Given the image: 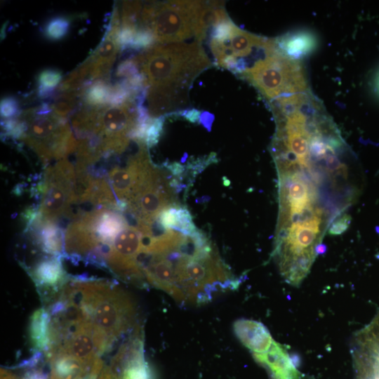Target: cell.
<instances>
[{
    "label": "cell",
    "mask_w": 379,
    "mask_h": 379,
    "mask_svg": "<svg viewBox=\"0 0 379 379\" xmlns=\"http://www.w3.org/2000/svg\"><path fill=\"white\" fill-rule=\"evenodd\" d=\"M141 255L147 284L182 304L201 305L230 291L234 277L204 233L165 230L150 237Z\"/></svg>",
    "instance_id": "6da1fadb"
},
{
    "label": "cell",
    "mask_w": 379,
    "mask_h": 379,
    "mask_svg": "<svg viewBox=\"0 0 379 379\" xmlns=\"http://www.w3.org/2000/svg\"><path fill=\"white\" fill-rule=\"evenodd\" d=\"M65 287L112 348L123 336L139 328L133 298L115 284L81 277L69 279Z\"/></svg>",
    "instance_id": "7a4b0ae2"
},
{
    "label": "cell",
    "mask_w": 379,
    "mask_h": 379,
    "mask_svg": "<svg viewBox=\"0 0 379 379\" xmlns=\"http://www.w3.org/2000/svg\"><path fill=\"white\" fill-rule=\"evenodd\" d=\"M149 86L190 88L193 81L212 63L200 43L156 44L134 56Z\"/></svg>",
    "instance_id": "3957f363"
},
{
    "label": "cell",
    "mask_w": 379,
    "mask_h": 379,
    "mask_svg": "<svg viewBox=\"0 0 379 379\" xmlns=\"http://www.w3.org/2000/svg\"><path fill=\"white\" fill-rule=\"evenodd\" d=\"M239 76L270 102L309 91L300 62L281 53L275 42L265 55Z\"/></svg>",
    "instance_id": "277c9868"
},
{
    "label": "cell",
    "mask_w": 379,
    "mask_h": 379,
    "mask_svg": "<svg viewBox=\"0 0 379 379\" xmlns=\"http://www.w3.org/2000/svg\"><path fill=\"white\" fill-rule=\"evenodd\" d=\"M19 117L26 123V131L20 139L44 162L63 158L77 149V142L66 118L53 112L39 114L34 108L22 112Z\"/></svg>",
    "instance_id": "5b68a950"
},
{
    "label": "cell",
    "mask_w": 379,
    "mask_h": 379,
    "mask_svg": "<svg viewBox=\"0 0 379 379\" xmlns=\"http://www.w3.org/2000/svg\"><path fill=\"white\" fill-rule=\"evenodd\" d=\"M204 1L158 2L149 28L157 44L180 43L195 34Z\"/></svg>",
    "instance_id": "8992f818"
},
{
    "label": "cell",
    "mask_w": 379,
    "mask_h": 379,
    "mask_svg": "<svg viewBox=\"0 0 379 379\" xmlns=\"http://www.w3.org/2000/svg\"><path fill=\"white\" fill-rule=\"evenodd\" d=\"M75 177V168L66 159L46 168L37 211L41 217L57 222L65 215L70 216Z\"/></svg>",
    "instance_id": "52a82bcc"
},
{
    "label": "cell",
    "mask_w": 379,
    "mask_h": 379,
    "mask_svg": "<svg viewBox=\"0 0 379 379\" xmlns=\"http://www.w3.org/2000/svg\"><path fill=\"white\" fill-rule=\"evenodd\" d=\"M142 246V233L128 225L109 246L105 259L107 268L124 281L144 285L136 262Z\"/></svg>",
    "instance_id": "ba28073f"
},
{
    "label": "cell",
    "mask_w": 379,
    "mask_h": 379,
    "mask_svg": "<svg viewBox=\"0 0 379 379\" xmlns=\"http://www.w3.org/2000/svg\"><path fill=\"white\" fill-rule=\"evenodd\" d=\"M61 256H45L26 271L35 284L44 303H52L69 280Z\"/></svg>",
    "instance_id": "9c48e42d"
},
{
    "label": "cell",
    "mask_w": 379,
    "mask_h": 379,
    "mask_svg": "<svg viewBox=\"0 0 379 379\" xmlns=\"http://www.w3.org/2000/svg\"><path fill=\"white\" fill-rule=\"evenodd\" d=\"M121 29V17L117 8L114 10L109 29L102 42L88 58L91 69L89 78L107 79L111 67L121 50L118 43V35Z\"/></svg>",
    "instance_id": "30bf717a"
},
{
    "label": "cell",
    "mask_w": 379,
    "mask_h": 379,
    "mask_svg": "<svg viewBox=\"0 0 379 379\" xmlns=\"http://www.w3.org/2000/svg\"><path fill=\"white\" fill-rule=\"evenodd\" d=\"M189 88L173 86H149L147 90L148 112L151 118H158L188 105Z\"/></svg>",
    "instance_id": "8fae6325"
},
{
    "label": "cell",
    "mask_w": 379,
    "mask_h": 379,
    "mask_svg": "<svg viewBox=\"0 0 379 379\" xmlns=\"http://www.w3.org/2000/svg\"><path fill=\"white\" fill-rule=\"evenodd\" d=\"M26 231L43 252L54 256L65 255V232L57 222L43 218L37 213L33 221L26 227Z\"/></svg>",
    "instance_id": "7c38bea8"
},
{
    "label": "cell",
    "mask_w": 379,
    "mask_h": 379,
    "mask_svg": "<svg viewBox=\"0 0 379 379\" xmlns=\"http://www.w3.org/2000/svg\"><path fill=\"white\" fill-rule=\"evenodd\" d=\"M252 354L266 368L272 379H303L286 347L276 341L267 352Z\"/></svg>",
    "instance_id": "4fadbf2b"
},
{
    "label": "cell",
    "mask_w": 379,
    "mask_h": 379,
    "mask_svg": "<svg viewBox=\"0 0 379 379\" xmlns=\"http://www.w3.org/2000/svg\"><path fill=\"white\" fill-rule=\"evenodd\" d=\"M234 331L241 343L252 354L267 352L274 341L265 325L252 319L237 320L234 323Z\"/></svg>",
    "instance_id": "5bb4252c"
},
{
    "label": "cell",
    "mask_w": 379,
    "mask_h": 379,
    "mask_svg": "<svg viewBox=\"0 0 379 379\" xmlns=\"http://www.w3.org/2000/svg\"><path fill=\"white\" fill-rule=\"evenodd\" d=\"M274 42L281 53L298 61L311 53L317 45L315 36L308 31L289 32L274 39Z\"/></svg>",
    "instance_id": "9a60e30c"
},
{
    "label": "cell",
    "mask_w": 379,
    "mask_h": 379,
    "mask_svg": "<svg viewBox=\"0 0 379 379\" xmlns=\"http://www.w3.org/2000/svg\"><path fill=\"white\" fill-rule=\"evenodd\" d=\"M51 315L44 307L36 310L31 316L29 335L35 353L46 352L50 343Z\"/></svg>",
    "instance_id": "2e32d148"
},
{
    "label": "cell",
    "mask_w": 379,
    "mask_h": 379,
    "mask_svg": "<svg viewBox=\"0 0 379 379\" xmlns=\"http://www.w3.org/2000/svg\"><path fill=\"white\" fill-rule=\"evenodd\" d=\"M157 219L166 230H175L188 234L197 230L188 209L176 204L163 209Z\"/></svg>",
    "instance_id": "e0dca14e"
},
{
    "label": "cell",
    "mask_w": 379,
    "mask_h": 379,
    "mask_svg": "<svg viewBox=\"0 0 379 379\" xmlns=\"http://www.w3.org/2000/svg\"><path fill=\"white\" fill-rule=\"evenodd\" d=\"M288 184L281 188V199H286V203L290 209H301L312 204L313 195L310 193L308 183H306L298 174H294Z\"/></svg>",
    "instance_id": "ac0fdd59"
},
{
    "label": "cell",
    "mask_w": 379,
    "mask_h": 379,
    "mask_svg": "<svg viewBox=\"0 0 379 379\" xmlns=\"http://www.w3.org/2000/svg\"><path fill=\"white\" fill-rule=\"evenodd\" d=\"M111 88L107 79L93 81L83 96L86 105L93 107L107 106Z\"/></svg>",
    "instance_id": "d6986e66"
},
{
    "label": "cell",
    "mask_w": 379,
    "mask_h": 379,
    "mask_svg": "<svg viewBox=\"0 0 379 379\" xmlns=\"http://www.w3.org/2000/svg\"><path fill=\"white\" fill-rule=\"evenodd\" d=\"M83 89L74 91H65L55 98L51 105L53 112L60 117L65 118L74 109L77 98L83 97Z\"/></svg>",
    "instance_id": "ffe728a7"
},
{
    "label": "cell",
    "mask_w": 379,
    "mask_h": 379,
    "mask_svg": "<svg viewBox=\"0 0 379 379\" xmlns=\"http://www.w3.org/2000/svg\"><path fill=\"white\" fill-rule=\"evenodd\" d=\"M70 27L69 19L57 16L50 20L44 29L46 36L51 40H60L68 33Z\"/></svg>",
    "instance_id": "44dd1931"
},
{
    "label": "cell",
    "mask_w": 379,
    "mask_h": 379,
    "mask_svg": "<svg viewBox=\"0 0 379 379\" xmlns=\"http://www.w3.org/2000/svg\"><path fill=\"white\" fill-rule=\"evenodd\" d=\"M164 124V117L151 118L145 132V142L148 148L154 147L159 142Z\"/></svg>",
    "instance_id": "7402d4cb"
},
{
    "label": "cell",
    "mask_w": 379,
    "mask_h": 379,
    "mask_svg": "<svg viewBox=\"0 0 379 379\" xmlns=\"http://www.w3.org/2000/svg\"><path fill=\"white\" fill-rule=\"evenodd\" d=\"M155 43V37L150 28L139 27L130 48L145 51L154 46Z\"/></svg>",
    "instance_id": "603a6c76"
},
{
    "label": "cell",
    "mask_w": 379,
    "mask_h": 379,
    "mask_svg": "<svg viewBox=\"0 0 379 379\" xmlns=\"http://www.w3.org/2000/svg\"><path fill=\"white\" fill-rule=\"evenodd\" d=\"M61 79L62 73L59 70L53 69L43 70L37 77L39 87L54 89Z\"/></svg>",
    "instance_id": "cb8c5ba5"
},
{
    "label": "cell",
    "mask_w": 379,
    "mask_h": 379,
    "mask_svg": "<svg viewBox=\"0 0 379 379\" xmlns=\"http://www.w3.org/2000/svg\"><path fill=\"white\" fill-rule=\"evenodd\" d=\"M138 65L134 57L122 61L118 66L116 75L128 79L140 74Z\"/></svg>",
    "instance_id": "d4e9b609"
},
{
    "label": "cell",
    "mask_w": 379,
    "mask_h": 379,
    "mask_svg": "<svg viewBox=\"0 0 379 379\" xmlns=\"http://www.w3.org/2000/svg\"><path fill=\"white\" fill-rule=\"evenodd\" d=\"M1 115L4 118L12 119L20 115V104L14 97L8 96L1 100Z\"/></svg>",
    "instance_id": "484cf974"
},
{
    "label": "cell",
    "mask_w": 379,
    "mask_h": 379,
    "mask_svg": "<svg viewBox=\"0 0 379 379\" xmlns=\"http://www.w3.org/2000/svg\"><path fill=\"white\" fill-rule=\"evenodd\" d=\"M350 220V216L345 214L331 225L328 233L331 235L343 234L347 230Z\"/></svg>",
    "instance_id": "4316f807"
},
{
    "label": "cell",
    "mask_w": 379,
    "mask_h": 379,
    "mask_svg": "<svg viewBox=\"0 0 379 379\" xmlns=\"http://www.w3.org/2000/svg\"><path fill=\"white\" fill-rule=\"evenodd\" d=\"M177 113L192 123L199 122L201 119V112L197 109H182Z\"/></svg>",
    "instance_id": "83f0119b"
},
{
    "label": "cell",
    "mask_w": 379,
    "mask_h": 379,
    "mask_svg": "<svg viewBox=\"0 0 379 379\" xmlns=\"http://www.w3.org/2000/svg\"><path fill=\"white\" fill-rule=\"evenodd\" d=\"M22 379H48V376L42 370L32 367L24 373Z\"/></svg>",
    "instance_id": "f1b7e54d"
},
{
    "label": "cell",
    "mask_w": 379,
    "mask_h": 379,
    "mask_svg": "<svg viewBox=\"0 0 379 379\" xmlns=\"http://www.w3.org/2000/svg\"><path fill=\"white\" fill-rule=\"evenodd\" d=\"M98 379H118L117 375L111 370L109 366H106L102 368Z\"/></svg>",
    "instance_id": "f546056e"
},
{
    "label": "cell",
    "mask_w": 379,
    "mask_h": 379,
    "mask_svg": "<svg viewBox=\"0 0 379 379\" xmlns=\"http://www.w3.org/2000/svg\"><path fill=\"white\" fill-rule=\"evenodd\" d=\"M1 379H18V378L11 371L1 368Z\"/></svg>",
    "instance_id": "4dcf8cb0"
},
{
    "label": "cell",
    "mask_w": 379,
    "mask_h": 379,
    "mask_svg": "<svg viewBox=\"0 0 379 379\" xmlns=\"http://www.w3.org/2000/svg\"><path fill=\"white\" fill-rule=\"evenodd\" d=\"M327 251V246L325 244H319L315 248V253L317 255L324 254Z\"/></svg>",
    "instance_id": "1f68e13d"
}]
</instances>
